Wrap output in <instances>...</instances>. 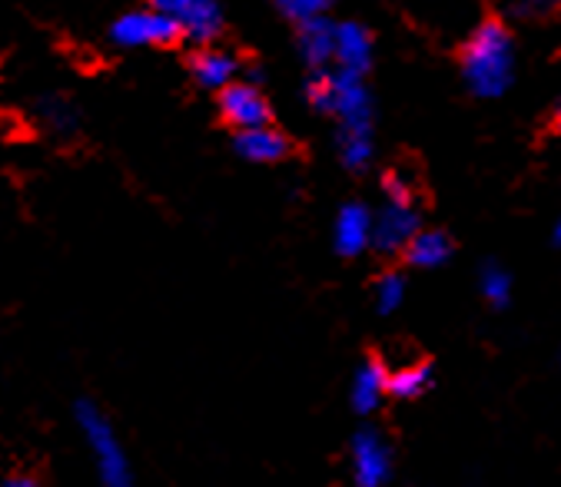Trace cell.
<instances>
[{"label":"cell","mask_w":561,"mask_h":487,"mask_svg":"<svg viewBox=\"0 0 561 487\" xmlns=\"http://www.w3.org/2000/svg\"><path fill=\"white\" fill-rule=\"evenodd\" d=\"M462 77H466V86L482 100H495L512 86L515 44H512V34L502 24L485 21L469 37V44L462 50Z\"/></svg>","instance_id":"obj_1"},{"label":"cell","mask_w":561,"mask_h":487,"mask_svg":"<svg viewBox=\"0 0 561 487\" xmlns=\"http://www.w3.org/2000/svg\"><path fill=\"white\" fill-rule=\"evenodd\" d=\"M306 100L319 113H332L340 119V134H373V106L363 73L350 70H319L306 83Z\"/></svg>","instance_id":"obj_2"},{"label":"cell","mask_w":561,"mask_h":487,"mask_svg":"<svg viewBox=\"0 0 561 487\" xmlns=\"http://www.w3.org/2000/svg\"><path fill=\"white\" fill-rule=\"evenodd\" d=\"M73 418L80 425V434H83L90 454H93L100 487H137L127 448H124L114 421L100 411V405H93L90 398H80L73 408Z\"/></svg>","instance_id":"obj_3"},{"label":"cell","mask_w":561,"mask_h":487,"mask_svg":"<svg viewBox=\"0 0 561 487\" xmlns=\"http://www.w3.org/2000/svg\"><path fill=\"white\" fill-rule=\"evenodd\" d=\"M350 467L356 487H386L392 480V444L376 428H359L350 441Z\"/></svg>","instance_id":"obj_4"},{"label":"cell","mask_w":561,"mask_h":487,"mask_svg":"<svg viewBox=\"0 0 561 487\" xmlns=\"http://www.w3.org/2000/svg\"><path fill=\"white\" fill-rule=\"evenodd\" d=\"M180 37H183L180 24L157 8L130 11L110 27V40L117 47H167V44H176Z\"/></svg>","instance_id":"obj_5"},{"label":"cell","mask_w":561,"mask_h":487,"mask_svg":"<svg viewBox=\"0 0 561 487\" xmlns=\"http://www.w3.org/2000/svg\"><path fill=\"white\" fill-rule=\"evenodd\" d=\"M419 232V212L412 199H386V206L373 216V250L382 256L405 253V246Z\"/></svg>","instance_id":"obj_6"},{"label":"cell","mask_w":561,"mask_h":487,"mask_svg":"<svg viewBox=\"0 0 561 487\" xmlns=\"http://www.w3.org/2000/svg\"><path fill=\"white\" fill-rule=\"evenodd\" d=\"M153 8L173 18L186 40L209 44L222 31V8L219 0H153Z\"/></svg>","instance_id":"obj_7"},{"label":"cell","mask_w":561,"mask_h":487,"mask_svg":"<svg viewBox=\"0 0 561 487\" xmlns=\"http://www.w3.org/2000/svg\"><path fill=\"white\" fill-rule=\"evenodd\" d=\"M219 113L237 130L270 127V103L253 83H230L227 90H219Z\"/></svg>","instance_id":"obj_8"},{"label":"cell","mask_w":561,"mask_h":487,"mask_svg":"<svg viewBox=\"0 0 561 487\" xmlns=\"http://www.w3.org/2000/svg\"><path fill=\"white\" fill-rule=\"evenodd\" d=\"M389 375L392 372L379 358H369L356 369L353 385H350V405L359 418H369L382 408V402L389 398Z\"/></svg>","instance_id":"obj_9"},{"label":"cell","mask_w":561,"mask_h":487,"mask_svg":"<svg viewBox=\"0 0 561 487\" xmlns=\"http://www.w3.org/2000/svg\"><path fill=\"white\" fill-rule=\"evenodd\" d=\"M332 242H335V253L346 259L366 253V246H373V212L363 202H346L340 216H335Z\"/></svg>","instance_id":"obj_10"},{"label":"cell","mask_w":561,"mask_h":487,"mask_svg":"<svg viewBox=\"0 0 561 487\" xmlns=\"http://www.w3.org/2000/svg\"><path fill=\"white\" fill-rule=\"evenodd\" d=\"M335 63L350 73H366L373 63V37L363 24H335Z\"/></svg>","instance_id":"obj_11"},{"label":"cell","mask_w":561,"mask_h":487,"mask_svg":"<svg viewBox=\"0 0 561 487\" xmlns=\"http://www.w3.org/2000/svg\"><path fill=\"white\" fill-rule=\"evenodd\" d=\"M299 54L312 70H325L335 60V24L325 18L299 24Z\"/></svg>","instance_id":"obj_12"},{"label":"cell","mask_w":561,"mask_h":487,"mask_svg":"<svg viewBox=\"0 0 561 487\" xmlns=\"http://www.w3.org/2000/svg\"><path fill=\"white\" fill-rule=\"evenodd\" d=\"M237 153L250 163H276L289 153V143L279 130L273 127H256V130H240L237 134Z\"/></svg>","instance_id":"obj_13"},{"label":"cell","mask_w":561,"mask_h":487,"mask_svg":"<svg viewBox=\"0 0 561 487\" xmlns=\"http://www.w3.org/2000/svg\"><path fill=\"white\" fill-rule=\"evenodd\" d=\"M405 259L415 269H438L453 259V239L438 229H419L415 239L405 246Z\"/></svg>","instance_id":"obj_14"},{"label":"cell","mask_w":561,"mask_h":487,"mask_svg":"<svg viewBox=\"0 0 561 487\" xmlns=\"http://www.w3.org/2000/svg\"><path fill=\"white\" fill-rule=\"evenodd\" d=\"M190 70H193V80L206 90H227L240 70V63L222 54V50H199L193 60H190Z\"/></svg>","instance_id":"obj_15"},{"label":"cell","mask_w":561,"mask_h":487,"mask_svg":"<svg viewBox=\"0 0 561 487\" xmlns=\"http://www.w3.org/2000/svg\"><path fill=\"white\" fill-rule=\"evenodd\" d=\"M432 385H435L432 361H412V364H405V369H396L389 375V395L399 398V402L422 398Z\"/></svg>","instance_id":"obj_16"},{"label":"cell","mask_w":561,"mask_h":487,"mask_svg":"<svg viewBox=\"0 0 561 487\" xmlns=\"http://www.w3.org/2000/svg\"><path fill=\"white\" fill-rule=\"evenodd\" d=\"M479 292L489 299V305L505 309V305L512 302V276H508L502 266L489 263V266L479 273Z\"/></svg>","instance_id":"obj_17"},{"label":"cell","mask_w":561,"mask_h":487,"mask_svg":"<svg viewBox=\"0 0 561 487\" xmlns=\"http://www.w3.org/2000/svg\"><path fill=\"white\" fill-rule=\"evenodd\" d=\"M340 156L346 170H366L373 160V134H340Z\"/></svg>","instance_id":"obj_18"},{"label":"cell","mask_w":561,"mask_h":487,"mask_svg":"<svg viewBox=\"0 0 561 487\" xmlns=\"http://www.w3.org/2000/svg\"><path fill=\"white\" fill-rule=\"evenodd\" d=\"M41 116H44V124L54 130V134H70L77 130V109L60 100V96H44L41 100Z\"/></svg>","instance_id":"obj_19"},{"label":"cell","mask_w":561,"mask_h":487,"mask_svg":"<svg viewBox=\"0 0 561 487\" xmlns=\"http://www.w3.org/2000/svg\"><path fill=\"white\" fill-rule=\"evenodd\" d=\"M373 295H376V309L379 312H396L399 305H402V299H405V276L402 273H386L379 282H376V289H373Z\"/></svg>","instance_id":"obj_20"},{"label":"cell","mask_w":561,"mask_h":487,"mask_svg":"<svg viewBox=\"0 0 561 487\" xmlns=\"http://www.w3.org/2000/svg\"><path fill=\"white\" fill-rule=\"evenodd\" d=\"M329 4H332V0H276V8L289 21H296V24H306L312 18H322L329 11Z\"/></svg>","instance_id":"obj_21"},{"label":"cell","mask_w":561,"mask_h":487,"mask_svg":"<svg viewBox=\"0 0 561 487\" xmlns=\"http://www.w3.org/2000/svg\"><path fill=\"white\" fill-rule=\"evenodd\" d=\"M558 4H561V0H515L512 11H515V18H545Z\"/></svg>","instance_id":"obj_22"},{"label":"cell","mask_w":561,"mask_h":487,"mask_svg":"<svg viewBox=\"0 0 561 487\" xmlns=\"http://www.w3.org/2000/svg\"><path fill=\"white\" fill-rule=\"evenodd\" d=\"M0 487H41V480L37 477H31V474H14V477H8Z\"/></svg>","instance_id":"obj_23"},{"label":"cell","mask_w":561,"mask_h":487,"mask_svg":"<svg viewBox=\"0 0 561 487\" xmlns=\"http://www.w3.org/2000/svg\"><path fill=\"white\" fill-rule=\"evenodd\" d=\"M551 235H554V246H561V219L554 222V232Z\"/></svg>","instance_id":"obj_24"},{"label":"cell","mask_w":561,"mask_h":487,"mask_svg":"<svg viewBox=\"0 0 561 487\" xmlns=\"http://www.w3.org/2000/svg\"><path fill=\"white\" fill-rule=\"evenodd\" d=\"M554 127L561 130V109H558V119H554Z\"/></svg>","instance_id":"obj_25"},{"label":"cell","mask_w":561,"mask_h":487,"mask_svg":"<svg viewBox=\"0 0 561 487\" xmlns=\"http://www.w3.org/2000/svg\"><path fill=\"white\" fill-rule=\"evenodd\" d=\"M558 364H561V351H558Z\"/></svg>","instance_id":"obj_26"}]
</instances>
